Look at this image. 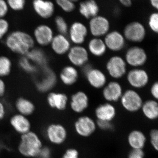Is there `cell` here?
<instances>
[{
	"label": "cell",
	"instance_id": "obj_1",
	"mask_svg": "<svg viewBox=\"0 0 158 158\" xmlns=\"http://www.w3.org/2000/svg\"><path fill=\"white\" fill-rule=\"evenodd\" d=\"M5 44L7 48L14 53L25 56L34 48L35 41L28 33L17 30L8 34L5 40Z\"/></svg>",
	"mask_w": 158,
	"mask_h": 158
},
{
	"label": "cell",
	"instance_id": "obj_2",
	"mask_svg": "<svg viewBox=\"0 0 158 158\" xmlns=\"http://www.w3.org/2000/svg\"><path fill=\"white\" fill-rule=\"evenodd\" d=\"M43 147L42 140L39 135L31 131L21 135L18 150L24 157L37 158Z\"/></svg>",
	"mask_w": 158,
	"mask_h": 158
},
{
	"label": "cell",
	"instance_id": "obj_3",
	"mask_svg": "<svg viewBox=\"0 0 158 158\" xmlns=\"http://www.w3.org/2000/svg\"><path fill=\"white\" fill-rule=\"evenodd\" d=\"M44 134L47 140L54 145L63 144L68 138L67 129L60 123H52L48 125L44 130Z\"/></svg>",
	"mask_w": 158,
	"mask_h": 158
},
{
	"label": "cell",
	"instance_id": "obj_4",
	"mask_svg": "<svg viewBox=\"0 0 158 158\" xmlns=\"http://www.w3.org/2000/svg\"><path fill=\"white\" fill-rule=\"evenodd\" d=\"M75 131L79 136L88 138L92 135L97 129L96 122L88 116L79 117L74 124Z\"/></svg>",
	"mask_w": 158,
	"mask_h": 158
},
{
	"label": "cell",
	"instance_id": "obj_5",
	"mask_svg": "<svg viewBox=\"0 0 158 158\" xmlns=\"http://www.w3.org/2000/svg\"><path fill=\"white\" fill-rule=\"evenodd\" d=\"M122 106L125 110L130 113L138 112L143 104L141 96L134 90H127L121 97Z\"/></svg>",
	"mask_w": 158,
	"mask_h": 158
},
{
	"label": "cell",
	"instance_id": "obj_6",
	"mask_svg": "<svg viewBox=\"0 0 158 158\" xmlns=\"http://www.w3.org/2000/svg\"><path fill=\"white\" fill-rule=\"evenodd\" d=\"M32 7L35 14L44 19L52 17L56 10L55 3L51 0H33Z\"/></svg>",
	"mask_w": 158,
	"mask_h": 158
},
{
	"label": "cell",
	"instance_id": "obj_7",
	"mask_svg": "<svg viewBox=\"0 0 158 158\" xmlns=\"http://www.w3.org/2000/svg\"><path fill=\"white\" fill-rule=\"evenodd\" d=\"M54 36L52 29L46 24L38 25L34 29V38L35 42L42 47L50 44Z\"/></svg>",
	"mask_w": 158,
	"mask_h": 158
},
{
	"label": "cell",
	"instance_id": "obj_8",
	"mask_svg": "<svg viewBox=\"0 0 158 158\" xmlns=\"http://www.w3.org/2000/svg\"><path fill=\"white\" fill-rule=\"evenodd\" d=\"M124 35L125 38L130 41L140 42L145 37L146 30L141 23L132 22L126 26L124 30Z\"/></svg>",
	"mask_w": 158,
	"mask_h": 158
},
{
	"label": "cell",
	"instance_id": "obj_9",
	"mask_svg": "<svg viewBox=\"0 0 158 158\" xmlns=\"http://www.w3.org/2000/svg\"><path fill=\"white\" fill-rule=\"evenodd\" d=\"M89 28L93 36H103L106 34L110 30V22L106 18L98 15L90 19Z\"/></svg>",
	"mask_w": 158,
	"mask_h": 158
},
{
	"label": "cell",
	"instance_id": "obj_10",
	"mask_svg": "<svg viewBox=\"0 0 158 158\" xmlns=\"http://www.w3.org/2000/svg\"><path fill=\"white\" fill-rule=\"evenodd\" d=\"M57 81L56 76L53 71L50 68L44 67L43 76L36 82V88L40 92L45 93L55 87Z\"/></svg>",
	"mask_w": 158,
	"mask_h": 158
},
{
	"label": "cell",
	"instance_id": "obj_11",
	"mask_svg": "<svg viewBox=\"0 0 158 158\" xmlns=\"http://www.w3.org/2000/svg\"><path fill=\"white\" fill-rule=\"evenodd\" d=\"M106 68L111 77L115 78H120L126 73V64L121 57L115 56L108 61Z\"/></svg>",
	"mask_w": 158,
	"mask_h": 158
},
{
	"label": "cell",
	"instance_id": "obj_12",
	"mask_svg": "<svg viewBox=\"0 0 158 158\" xmlns=\"http://www.w3.org/2000/svg\"><path fill=\"white\" fill-rule=\"evenodd\" d=\"M9 123L12 129L21 135L31 131V123L28 117L18 113L11 116Z\"/></svg>",
	"mask_w": 158,
	"mask_h": 158
},
{
	"label": "cell",
	"instance_id": "obj_13",
	"mask_svg": "<svg viewBox=\"0 0 158 158\" xmlns=\"http://www.w3.org/2000/svg\"><path fill=\"white\" fill-rule=\"evenodd\" d=\"M147 59V54L145 51L138 47H134L129 49L126 55V59L128 64L133 66H139L144 65Z\"/></svg>",
	"mask_w": 158,
	"mask_h": 158
},
{
	"label": "cell",
	"instance_id": "obj_14",
	"mask_svg": "<svg viewBox=\"0 0 158 158\" xmlns=\"http://www.w3.org/2000/svg\"><path fill=\"white\" fill-rule=\"evenodd\" d=\"M127 80L132 87L140 88L147 85L149 81V77L145 70L135 69L130 71L128 73Z\"/></svg>",
	"mask_w": 158,
	"mask_h": 158
},
{
	"label": "cell",
	"instance_id": "obj_15",
	"mask_svg": "<svg viewBox=\"0 0 158 158\" xmlns=\"http://www.w3.org/2000/svg\"><path fill=\"white\" fill-rule=\"evenodd\" d=\"M47 101L50 107L58 111H64L68 104V97L65 94L50 92L47 97Z\"/></svg>",
	"mask_w": 158,
	"mask_h": 158
},
{
	"label": "cell",
	"instance_id": "obj_16",
	"mask_svg": "<svg viewBox=\"0 0 158 158\" xmlns=\"http://www.w3.org/2000/svg\"><path fill=\"white\" fill-rule=\"evenodd\" d=\"M71 40L76 44H81L88 34L87 27L79 22L73 23L69 30Z\"/></svg>",
	"mask_w": 158,
	"mask_h": 158
},
{
	"label": "cell",
	"instance_id": "obj_17",
	"mask_svg": "<svg viewBox=\"0 0 158 158\" xmlns=\"http://www.w3.org/2000/svg\"><path fill=\"white\" fill-rule=\"evenodd\" d=\"M68 59L73 65L80 66L88 61V54L86 49L76 46L70 48L68 52Z\"/></svg>",
	"mask_w": 158,
	"mask_h": 158
},
{
	"label": "cell",
	"instance_id": "obj_18",
	"mask_svg": "<svg viewBox=\"0 0 158 158\" xmlns=\"http://www.w3.org/2000/svg\"><path fill=\"white\" fill-rule=\"evenodd\" d=\"M89 106V98L83 91H78L71 97L70 107L75 113H81L85 111Z\"/></svg>",
	"mask_w": 158,
	"mask_h": 158
},
{
	"label": "cell",
	"instance_id": "obj_19",
	"mask_svg": "<svg viewBox=\"0 0 158 158\" xmlns=\"http://www.w3.org/2000/svg\"><path fill=\"white\" fill-rule=\"evenodd\" d=\"M95 115L97 120L112 122L116 116V110L113 105L106 103L96 108Z\"/></svg>",
	"mask_w": 158,
	"mask_h": 158
},
{
	"label": "cell",
	"instance_id": "obj_20",
	"mask_svg": "<svg viewBox=\"0 0 158 158\" xmlns=\"http://www.w3.org/2000/svg\"><path fill=\"white\" fill-rule=\"evenodd\" d=\"M50 45L54 52L58 55H64L68 52L70 48L69 40L65 35L61 34L54 36Z\"/></svg>",
	"mask_w": 158,
	"mask_h": 158
},
{
	"label": "cell",
	"instance_id": "obj_21",
	"mask_svg": "<svg viewBox=\"0 0 158 158\" xmlns=\"http://www.w3.org/2000/svg\"><path fill=\"white\" fill-rule=\"evenodd\" d=\"M106 46L113 51L121 50L124 47V37L119 32L114 31L107 34L105 39Z\"/></svg>",
	"mask_w": 158,
	"mask_h": 158
},
{
	"label": "cell",
	"instance_id": "obj_22",
	"mask_svg": "<svg viewBox=\"0 0 158 158\" xmlns=\"http://www.w3.org/2000/svg\"><path fill=\"white\" fill-rule=\"evenodd\" d=\"M128 144L132 149H143L146 145L147 138L145 134L139 130H134L127 136Z\"/></svg>",
	"mask_w": 158,
	"mask_h": 158
},
{
	"label": "cell",
	"instance_id": "obj_23",
	"mask_svg": "<svg viewBox=\"0 0 158 158\" xmlns=\"http://www.w3.org/2000/svg\"><path fill=\"white\" fill-rule=\"evenodd\" d=\"M79 11L80 14L87 19L98 15L99 7L95 0H86L79 4Z\"/></svg>",
	"mask_w": 158,
	"mask_h": 158
},
{
	"label": "cell",
	"instance_id": "obj_24",
	"mask_svg": "<svg viewBox=\"0 0 158 158\" xmlns=\"http://www.w3.org/2000/svg\"><path fill=\"white\" fill-rule=\"evenodd\" d=\"M103 95L105 99L108 102L118 101L122 95L121 85L117 82H110L104 89Z\"/></svg>",
	"mask_w": 158,
	"mask_h": 158
},
{
	"label": "cell",
	"instance_id": "obj_25",
	"mask_svg": "<svg viewBox=\"0 0 158 158\" xmlns=\"http://www.w3.org/2000/svg\"><path fill=\"white\" fill-rule=\"evenodd\" d=\"M86 76L89 84L94 88H100L106 82L104 74L99 69H90L86 71Z\"/></svg>",
	"mask_w": 158,
	"mask_h": 158
},
{
	"label": "cell",
	"instance_id": "obj_26",
	"mask_svg": "<svg viewBox=\"0 0 158 158\" xmlns=\"http://www.w3.org/2000/svg\"><path fill=\"white\" fill-rule=\"evenodd\" d=\"M15 107L18 113L27 117L32 115L35 110L34 103L28 99L23 97L17 99L15 102Z\"/></svg>",
	"mask_w": 158,
	"mask_h": 158
},
{
	"label": "cell",
	"instance_id": "obj_27",
	"mask_svg": "<svg viewBox=\"0 0 158 158\" xmlns=\"http://www.w3.org/2000/svg\"><path fill=\"white\" fill-rule=\"evenodd\" d=\"M25 56L34 65H38L44 68L47 67V57L42 50L38 48H33Z\"/></svg>",
	"mask_w": 158,
	"mask_h": 158
},
{
	"label": "cell",
	"instance_id": "obj_28",
	"mask_svg": "<svg viewBox=\"0 0 158 158\" xmlns=\"http://www.w3.org/2000/svg\"><path fill=\"white\" fill-rule=\"evenodd\" d=\"M78 77L77 71L70 65L65 66L62 69L60 74V78L62 83L67 86L73 85L77 81Z\"/></svg>",
	"mask_w": 158,
	"mask_h": 158
},
{
	"label": "cell",
	"instance_id": "obj_29",
	"mask_svg": "<svg viewBox=\"0 0 158 158\" xmlns=\"http://www.w3.org/2000/svg\"><path fill=\"white\" fill-rule=\"evenodd\" d=\"M141 109L143 115L147 119L155 120L158 118V104L155 101H147L143 103Z\"/></svg>",
	"mask_w": 158,
	"mask_h": 158
},
{
	"label": "cell",
	"instance_id": "obj_30",
	"mask_svg": "<svg viewBox=\"0 0 158 158\" xmlns=\"http://www.w3.org/2000/svg\"><path fill=\"white\" fill-rule=\"evenodd\" d=\"M88 48L91 54L96 56H101L106 52V46L101 39L94 38L88 44Z\"/></svg>",
	"mask_w": 158,
	"mask_h": 158
},
{
	"label": "cell",
	"instance_id": "obj_31",
	"mask_svg": "<svg viewBox=\"0 0 158 158\" xmlns=\"http://www.w3.org/2000/svg\"><path fill=\"white\" fill-rule=\"evenodd\" d=\"M12 67V62L9 57L0 56V77L8 76L11 73Z\"/></svg>",
	"mask_w": 158,
	"mask_h": 158
},
{
	"label": "cell",
	"instance_id": "obj_32",
	"mask_svg": "<svg viewBox=\"0 0 158 158\" xmlns=\"http://www.w3.org/2000/svg\"><path fill=\"white\" fill-rule=\"evenodd\" d=\"M19 65L23 70L27 73H34L37 70L36 65L31 62L26 56H22L20 58Z\"/></svg>",
	"mask_w": 158,
	"mask_h": 158
},
{
	"label": "cell",
	"instance_id": "obj_33",
	"mask_svg": "<svg viewBox=\"0 0 158 158\" xmlns=\"http://www.w3.org/2000/svg\"><path fill=\"white\" fill-rule=\"evenodd\" d=\"M55 23L59 34L66 35L68 33V24L64 17L60 15L56 16L55 19Z\"/></svg>",
	"mask_w": 158,
	"mask_h": 158
},
{
	"label": "cell",
	"instance_id": "obj_34",
	"mask_svg": "<svg viewBox=\"0 0 158 158\" xmlns=\"http://www.w3.org/2000/svg\"><path fill=\"white\" fill-rule=\"evenodd\" d=\"M9 9L19 12L23 10L27 5V0H6Z\"/></svg>",
	"mask_w": 158,
	"mask_h": 158
},
{
	"label": "cell",
	"instance_id": "obj_35",
	"mask_svg": "<svg viewBox=\"0 0 158 158\" xmlns=\"http://www.w3.org/2000/svg\"><path fill=\"white\" fill-rule=\"evenodd\" d=\"M55 2L62 11L67 13L72 12L76 9L75 3L69 0H55Z\"/></svg>",
	"mask_w": 158,
	"mask_h": 158
},
{
	"label": "cell",
	"instance_id": "obj_36",
	"mask_svg": "<svg viewBox=\"0 0 158 158\" xmlns=\"http://www.w3.org/2000/svg\"><path fill=\"white\" fill-rule=\"evenodd\" d=\"M10 24L9 21L5 18L0 19V40L8 34Z\"/></svg>",
	"mask_w": 158,
	"mask_h": 158
},
{
	"label": "cell",
	"instance_id": "obj_37",
	"mask_svg": "<svg viewBox=\"0 0 158 158\" xmlns=\"http://www.w3.org/2000/svg\"><path fill=\"white\" fill-rule=\"evenodd\" d=\"M148 25L150 28L155 33L158 32V14L157 12H153L150 15L148 19Z\"/></svg>",
	"mask_w": 158,
	"mask_h": 158
},
{
	"label": "cell",
	"instance_id": "obj_38",
	"mask_svg": "<svg viewBox=\"0 0 158 158\" xmlns=\"http://www.w3.org/2000/svg\"><path fill=\"white\" fill-rule=\"evenodd\" d=\"M150 142L154 149L158 150V130L153 129L149 133Z\"/></svg>",
	"mask_w": 158,
	"mask_h": 158
},
{
	"label": "cell",
	"instance_id": "obj_39",
	"mask_svg": "<svg viewBox=\"0 0 158 158\" xmlns=\"http://www.w3.org/2000/svg\"><path fill=\"white\" fill-rule=\"evenodd\" d=\"M61 158H79V152L75 148H69L65 151Z\"/></svg>",
	"mask_w": 158,
	"mask_h": 158
},
{
	"label": "cell",
	"instance_id": "obj_40",
	"mask_svg": "<svg viewBox=\"0 0 158 158\" xmlns=\"http://www.w3.org/2000/svg\"><path fill=\"white\" fill-rule=\"evenodd\" d=\"M96 124L97 127L102 131H110L113 130V127L112 122L97 120Z\"/></svg>",
	"mask_w": 158,
	"mask_h": 158
},
{
	"label": "cell",
	"instance_id": "obj_41",
	"mask_svg": "<svg viewBox=\"0 0 158 158\" xmlns=\"http://www.w3.org/2000/svg\"><path fill=\"white\" fill-rule=\"evenodd\" d=\"M10 9L6 0H0V19L5 18Z\"/></svg>",
	"mask_w": 158,
	"mask_h": 158
},
{
	"label": "cell",
	"instance_id": "obj_42",
	"mask_svg": "<svg viewBox=\"0 0 158 158\" xmlns=\"http://www.w3.org/2000/svg\"><path fill=\"white\" fill-rule=\"evenodd\" d=\"M128 158H145L143 149H131L128 155Z\"/></svg>",
	"mask_w": 158,
	"mask_h": 158
},
{
	"label": "cell",
	"instance_id": "obj_43",
	"mask_svg": "<svg viewBox=\"0 0 158 158\" xmlns=\"http://www.w3.org/2000/svg\"><path fill=\"white\" fill-rule=\"evenodd\" d=\"M37 158H52V152L48 147L44 146Z\"/></svg>",
	"mask_w": 158,
	"mask_h": 158
},
{
	"label": "cell",
	"instance_id": "obj_44",
	"mask_svg": "<svg viewBox=\"0 0 158 158\" xmlns=\"http://www.w3.org/2000/svg\"><path fill=\"white\" fill-rule=\"evenodd\" d=\"M6 115V106L0 100V121L3 120Z\"/></svg>",
	"mask_w": 158,
	"mask_h": 158
},
{
	"label": "cell",
	"instance_id": "obj_45",
	"mask_svg": "<svg viewBox=\"0 0 158 158\" xmlns=\"http://www.w3.org/2000/svg\"><path fill=\"white\" fill-rule=\"evenodd\" d=\"M151 93L152 96L156 99L158 98V84L156 82L153 85L151 89Z\"/></svg>",
	"mask_w": 158,
	"mask_h": 158
},
{
	"label": "cell",
	"instance_id": "obj_46",
	"mask_svg": "<svg viewBox=\"0 0 158 158\" xmlns=\"http://www.w3.org/2000/svg\"><path fill=\"white\" fill-rule=\"evenodd\" d=\"M6 92V84L2 78L0 77V98L4 96Z\"/></svg>",
	"mask_w": 158,
	"mask_h": 158
},
{
	"label": "cell",
	"instance_id": "obj_47",
	"mask_svg": "<svg viewBox=\"0 0 158 158\" xmlns=\"http://www.w3.org/2000/svg\"><path fill=\"white\" fill-rule=\"evenodd\" d=\"M123 6L126 7H130L132 5V0H118Z\"/></svg>",
	"mask_w": 158,
	"mask_h": 158
},
{
	"label": "cell",
	"instance_id": "obj_48",
	"mask_svg": "<svg viewBox=\"0 0 158 158\" xmlns=\"http://www.w3.org/2000/svg\"><path fill=\"white\" fill-rule=\"evenodd\" d=\"M150 2L152 7L157 10L158 9V0H150Z\"/></svg>",
	"mask_w": 158,
	"mask_h": 158
},
{
	"label": "cell",
	"instance_id": "obj_49",
	"mask_svg": "<svg viewBox=\"0 0 158 158\" xmlns=\"http://www.w3.org/2000/svg\"><path fill=\"white\" fill-rule=\"evenodd\" d=\"M69 1H71V2H73L74 3L76 2H78L79 0H69Z\"/></svg>",
	"mask_w": 158,
	"mask_h": 158
}]
</instances>
